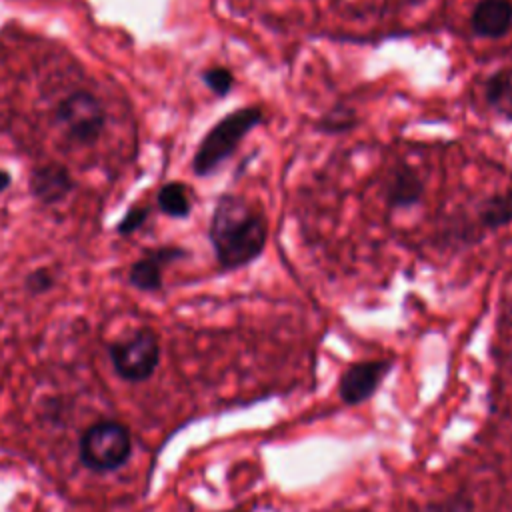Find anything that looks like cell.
<instances>
[{
	"instance_id": "obj_1",
	"label": "cell",
	"mask_w": 512,
	"mask_h": 512,
	"mask_svg": "<svg viewBox=\"0 0 512 512\" xmlns=\"http://www.w3.org/2000/svg\"><path fill=\"white\" fill-rule=\"evenodd\" d=\"M208 238L218 264L224 270H236L264 252L268 228L264 216L244 198L224 194L214 206Z\"/></svg>"
},
{
	"instance_id": "obj_2",
	"label": "cell",
	"mask_w": 512,
	"mask_h": 512,
	"mask_svg": "<svg viewBox=\"0 0 512 512\" xmlns=\"http://www.w3.org/2000/svg\"><path fill=\"white\" fill-rule=\"evenodd\" d=\"M262 108L246 106L226 114L218 120L202 138L192 158V170L198 176H208L218 170L238 148V144L248 136L258 124H262Z\"/></svg>"
},
{
	"instance_id": "obj_3",
	"label": "cell",
	"mask_w": 512,
	"mask_h": 512,
	"mask_svg": "<svg viewBox=\"0 0 512 512\" xmlns=\"http://www.w3.org/2000/svg\"><path fill=\"white\" fill-rule=\"evenodd\" d=\"M132 454L130 432L116 420L90 424L80 436V462L92 472H112Z\"/></svg>"
},
{
	"instance_id": "obj_4",
	"label": "cell",
	"mask_w": 512,
	"mask_h": 512,
	"mask_svg": "<svg viewBox=\"0 0 512 512\" xmlns=\"http://www.w3.org/2000/svg\"><path fill=\"white\" fill-rule=\"evenodd\" d=\"M116 374L128 382L148 380L160 362V342L154 330L138 328L108 348Z\"/></svg>"
},
{
	"instance_id": "obj_5",
	"label": "cell",
	"mask_w": 512,
	"mask_h": 512,
	"mask_svg": "<svg viewBox=\"0 0 512 512\" xmlns=\"http://www.w3.org/2000/svg\"><path fill=\"white\" fill-rule=\"evenodd\" d=\"M56 122L78 144H94L106 124V108L92 92H72L56 108Z\"/></svg>"
},
{
	"instance_id": "obj_6",
	"label": "cell",
	"mask_w": 512,
	"mask_h": 512,
	"mask_svg": "<svg viewBox=\"0 0 512 512\" xmlns=\"http://www.w3.org/2000/svg\"><path fill=\"white\" fill-rule=\"evenodd\" d=\"M392 370L390 360H366L350 364L338 380V396L344 404L366 402Z\"/></svg>"
},
{
	"instance_id": "obj_7",
	"label": "cell",
	"mask_w": 512,
	"mask_h": 512,
	"mask_svg": "<svg viewBox=\"0 0 512 512\" xmlns=\"http://www.w3.org/2000/svg\"><path fill=\"white\" fill-rule=\"evenodd\" d=\"M186 250L180 246H158L150 248L138 258L128 272V282L144 292H156L162 288V272L168 264L184 258Z\"/></svg>"
},
{
	"instance_id": "obj_8",
	"label": "cell",
	"mask_w": 512,
	"mask_h": 512,
	"mask_svg": "<svg viewBox=\"0 0 512 512\" xmlns=\"http://www.w3.org/2000/svg\"><path fill=\"white\" fill-rule=\"evenodd\" d=\"M424 180L410 164H400L392 170L384 184V204L390 210H410L422 202Z\"/></svg>"
},
{
	"instance_id": "obj_9",
	"label": "cell",
	"mask_w": 512,
	"mask_h": 512,
	"mask_svg": "<svg viewBox=\"0 0 512 512\" xmlns=\"http://www.w3.org/2000/svg\"><path fill=\"white\" fill-rule=\"evenodd\" d=\"M74 190V178L66 166L50 162L30 172V192L42 204H58Z\"/></svg>"
},
{
	"instance_id": "obj_10",
	"label": "cell",
	"mask_w": 512,
	"mask_h": 512,
	"mask_svg": "<svg viewBox=\"0 0 512 512\" xmlns=\"http://www.w3.org/2000/svg\"><path fill=\"white\" fill-rule=\"evenodd\" d=\"M470 28L480 38H502L512 28V2L478 0L470 14Z\"/></svg>"
},
{
	"instance_id": "obj_11",
	"label": "cell",
	"mask_w": 512,
	"mask_h": 512,
	"mask_svg": "<svg viewBox=\"0 0 512 512\" xmlns=\"http://www.w3.org/2000/svg\"><path fill=\"white\" fill-rule=\"evenodd\" d=\"M476 220L486 230H498L512 222V188L484 198L478 206Z\"/></svg>"
},
{
	"instance_id": "obj_12",
	"label": "cell",
	"mask_w": 512,
	"mask_h": 512,
	"mask_svg": "<svg viewBox=\"0 0 512 512\" xmlns=\"http://www.w3.org/2000/svg\"><path fill=\"white\" fill-rule=\"evenodd\" d=\"M158 206L170 218H186L192 210L188 188L182 182H168L158 192Z\"/></svg>"
},
{
	"instance_id": "obj_13",
	"label": "cell",
	"mask_w": 512,
	"mask_h": 512,
	"mask_svg": "<svg viewBox=\"0 0 512 512\" xmlns=\"http://www.w3.org/2000/svg\"><path fill=\"white\" fill-rule=\"evenodd\" d=\"M484 96L490 106H506L512 98V68L496 70L484 84Z\"/></svg>"
},
{
	"instance_id": "obj_14",
	"label": "cell",
	"mask_w": 512,
	"mask_h": 512,
	"mask_svg": "<svg viewBox=\"0 0 512 512\" xmlns=\"http://www.w3.org/2000/svg\"><path fill=\"white\" fill-rule=\"evenodd\" d=\"M356 122L358 120L350 108L334 106L332 110H328L324 116L318 118L316 128L324 134H338V132H346V130L354 128Z\"/></svg>"
},
{
	"instance_id": "obj_15",
	"label": "cell",
	"mask_w": 512,
	"mask_h": 512,
	"mask_svg": "<svg viewBox=\"0 0 512 512\" xmlns=\"http://www.w3.org/2000/svg\"><path fill=\"white\" fill-rule=\"evenodd\" d=\"M202 80L216 96H226L234 86V74L224 66L206 68L202 72Z\"/></svg>"
},
{
	"instance_id": "obj_16",
	"label": "cell",
	"mask_w": 512,
	"mask_h": 512,
	"mask_svg": "<svg viewBox=\"0 0 512 512\" xmlns=\"http://www.w3.org/2000/svg\"><path fill=\"white\" fill-rule=\"evenodd\" d=\"M148 214H150V210H148L146 206H132V208L124 214V218L118 222L116 232H118L120 236H130V234H134L136 230H140V228L144 226V222L148 220Z\"/></svg>"
},
{
	"instance_id": "obj_17",
	"label": "cell",
	"mask_w": 512,
	"mask_h": 512,
	"mask_svg": "<svg viewBox=\"0 0 512 512\" xmlns=\"http://www.w3.org/2000/svg\"><path fill=\"white\" fill-rule=\"evenodd\" d=\"M24 286L28 292L32 294H42V292H48L52 286H54V276L50 270L46 268H38V270H32L26 280H24Z\"/></svg>"
},
{
	"instance_id": "obj_18",
	"label": "cell",
	"mask_w": 512,
	"mask_h": 512,
	"mask_svg": "<svg viewBox=\"0 0 512 512\" xmlns=\"http://www.w3.org/2000/svg\"><path fill=\"white\" fill-rule=\"evenodd\" d=\"M470 510H472L470 500H466L462 496H454V498H448L442 502L428 504L422 512H470Z\"/></svg>"
},
{
	"instance_id": "obj_19",
	"label": "cell",
	"mask_w": 512,
	"mask_h": 512,
	"mask_svg": "<svg viewBox=\"0 0 512 512\" xmlns=\"http://www.w3.org/2000/svg\"><path fill=\"white\" fill-rule=\"evenodd\" d=\"M12 182V176L6 170H0V192H4Z\"/></svg>"
},
{
	"instance_id": "obj_20",
	"label": "cell",
	"mask_w": 512,
	"mask_h": 512,
	"mask_svg": "<svg viewBox=\"0 0 512 512\" xmlns=\"http://www.w3.org/2000/svg\"><path fill=\"white\" fill-rule=\"evenodd\" d=\"M226 512H246V510H226Z\"/></svg>"
}]
</instances>
